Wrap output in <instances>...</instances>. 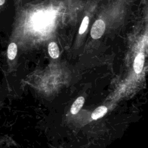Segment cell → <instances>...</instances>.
Instances as JSON below:
<instances>
[{
	"label": "cell",
	"instance_id": "2",
	"mask_svg": "<svg viewBox=\"0 0 148 148\" xmlns=\"http://www.w3.org/2000/svg\"><path fill=\"white\" fill-rule=\"evenodd\" d=\"M145 57L142 53H139L135 58L134 63V69L136 73H140L143 68L144 64Z\"/></svg>",
	"mask_w": 148,
	"mask_h": 148
},
{
	"label": "cell",
	"instance_id": "7",
	"mask_svg": "<svg viewBox=\"0 0 148 148\" xmlns=\"http://www.w3.org/2000/svg\"><path fill=\"white\" fill-rule=\"evenodd\" d=\"M88 23H89V18L88 16H85L82 22V24L80 25V28H79V34H83L87 28V26L88 25Z\"/></svg>",
	"mask_w": 148,
	"mask_h": 148
},
{
	"label": "cell",
	"instance_id": "4",
	"mask_svg": "<svg viewBox=\"0 0 148 148\" xmlns=\"http://www.w3.org/2000/svg\"><path fill=\"white\" fill-rule=\"evenodd\" d=\"M48 51L50 57L53 58H57L60 54L59 48L55 42H51L48 46Z\"/></svg>",
	"mask_w": 148,
	"mask_h": 148
},
{
	"label": "cell",
	"instance_id": "6",
	"mask_svg": "<svg viewBox=\"0 0 148 148\" xmlns=\"http://www.w3.org/2000/svg\"><path fill=\"white\" fill-rule=\"evenodd\" d=\"M17 52V45L14 42L11 43L9 45L8 49V57L9 59L10 60H13L16 56Z\"/></svg>",
	"mask_w": 148,
	"mask_h": 148
},
{
	"label": "cell",
	"instance_id": "1",
	"mask_svg": "<svg viewBox=\"0 0 148 148\" xmlns=\"http://www.w3.org/2000/svg\"><path fill=\"white\" fill-rule=\"evenodd\" d=\"M105 29V24L102 20H96L91 29V36L94 39H99L103 34Z\"/></svg>",
	"mask_w": 148,
	"mask_h": 148
},
{
	"label": "cell",
	"instance_id": "3",
	"mask_svg": "<svg viewBox=\"0 0 148 148\" xmlns=\"http://www.w3.org/2000/svg\"><path fill=\"white\" fill-rule=\"evenodd\" d=\"M84 102V98L83 97H80L77 98L75 102L73 103L71 108V112L72 114H75L79 112L82 107L83 106Z\"/></svg>",
	"mask_w": 148,
	"mask_h": 148
},
{
	"label": "cell",
	"instance_id": "5",
	"mask_svg": "<svg viewBox=\"0 0 148 148\" xmlns=\"http://www.w3.org/2000/svg\"><path fill=\"white\" fill-rule=\"evenodd\" d=\"M107 108L104 106H99L95 109L91 114V117L94 120H97L100 117L103 116L107 112Z\"/></svg>",
	"mask_w": 148,
	"mask_h": 148
}]
</instances>
